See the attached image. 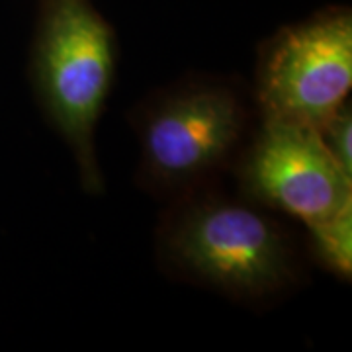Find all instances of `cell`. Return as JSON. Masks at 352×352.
<instances>
[{"label": "cell", "mask_w": 352, "mask_h": 352, "mask_svg": "<svg viewBox=\"0 0 352 352\" xmlns=\"http://www.w3.org/2000/svg\"><path fill=\"white\" fill-rule=\"evenodd\" d=\"M249 106L233 82L190 78L135 110L139 182L173 201L233 166L249 139Z\"/></svg>", "instance_id": "3"}, {"label": "cell", "mask_w": 352, "mask_h": 352, "mask_svg": "<svg viewBox=\"0 0 352 352\" xmlns=\"http://www.w3.org/2000/svg\"><path fill=\"white\" fill-rule=\"evenodd\" d=\"M157 256L175 276L241 302H264L296 286V243L270 210L204 186L170 201Z\"/></svg>", "instance_id": "1"}, {"label": "cell", "mask_w": 352, "mask_h": 352, "mask_svg": "<svg viewBox=\"0 0 352 352\" xmlns=\"http://www.w3.org/2000/svg\"><path fill=\"white\" fill-rule=\"evenodd\" d=\"M233 166L239 196L303 226L352 206V176L335 163L314 127L261 120Z\"/></svg>", "instance_id": "5"}, {"label": "cell", "mask_w": 352, "mask_h": 352, "mask_svg": "<svg viewBox=\"0 0 352 352\" xmlns=\"http://www.w3.org/2000/svg\"><path fill=\"white\" fill-rule=\"evenodd\" d=\"M329 155L340 168L352 176V108L344 102L337 112L317 129Z\"/></svg>", "instance_id": "7"}, {"label": "cell", "mask_w": 352, "mask_h": 352, "mask_svg": "<svg viewBox=\"0 0 352 352\" xmlns=\"http://www.w3.org/2000/svg\"><path fill=\"white\" fill-rule=\"evenodd\" d=\"M112 24L90 0H41L30 50V82L41 112L75 157L80 184L104 188L96 127L116 76Z\"/></svg>", "instance_id": "2"}, {"label": "cell", "mask_w": 352, "mask_h": 352, "mask_svg": "<svg viewBox=\"0 0 352 352\" xmlns=\"http://www.w3.org/2000/svg\"><path fill=\"white\" fill-rule=\"evenodd\" d=\"M307 251L321 268L342 282L352 276V206L305 223Z\"/></svg>", "instance_id": "6"}, {"label": "cell", "mask_w": 352, "mask_h": 352, "mask_svg": "<svg viewBox=\"0 0 352 352\" xmlns=\"http://www.w3.org/2000/svg\"><path fill=\"white\" fill-rule=\"evenodd\" d=\"M352 87V14L331 6L278 30L258 51L254 106L261 120L319 129Z\"/></svg>", "instance_id": "4"}]
</instances>
